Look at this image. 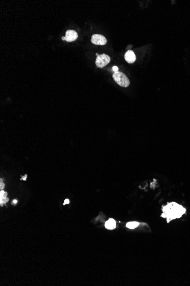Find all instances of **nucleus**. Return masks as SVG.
I'll return each instance as SVG.
<instances>
[{"mask_svg":"<svg viewBox=\"0 0 190 286\" xmlns=\"http://www.w3.org/2000/svg\"><path fill=\"white\" fill-rule=\"evenodd\" d=\"M115 81L120 86L127 87L130 85V81L127 75L122 72H115L112 75Z\"/></svg>","mask_w":190,"mask_h":286,"instance_id":"f03ea898","label":"nucleus"},{"mask_svg":"<svg viewBox=\"0 0 190 286\" xmlns=\"http://www.w3.org/2000/svg\"><path fill=\"white\" fill-rule=\"evenodd\" d=\"M162 213L160 215V217L166 219L167 223H169L173 220L180 218L186 213L187 210L182 205L175 202H172L167 203L166 206H162Z\"/></svg>","mask_w":190,"mask_h":286,"instance_id":"f257e3e1","label":"nucleus"},{"mask_svg":"<svg viewBox=\"0 0 190 286\" xmlns=\"http://www.w3.org/2000/svg\"><path fill=\"white\" fill-rule=\"evenodd\" d=\"M66 41L68 42L75 41L78 37V34L75 30H68L66 32Z\"/></svg>","mask_w":190,"mask_h":286,"instance_id":"39448f33","label":"nucleus"},{"mask_svg":"<svg viewBox=\"0 0 190 286\" xmlns=\"http://www.w3.org/2000/svg\"><path fill=\"white\" fill-rule=\"evenodd\" d=\"M105 227L109 230H113L116 228V221L113 218H109L105 223Z\"/></svg>","mask_w":190,"mask_h":286,"instance_id":"0eeeda50","label":"nucleus"},{"mask_svg":"<svg viewBox=\"0 0 190 286\" xmlns=\"http://www.w3.org/2000/svg\"><path fill=\"white\" fill-rule=\"evenodd\" d=\"M112 69H113V72H119V68H118L117 66H113V67L112 68Z\"/></svg>","mask_w":190,"mask_h":286,"instance_id":"9b49d317","label":"nucleus"},{"mask_svg":"<svg viewBox=\"0 0 190 286\" xmlns=\"http://www.w3.org/2000/svg\"><path fill=\"white\" fill-rule=\"evenodd\" d=\"M7 192L4 191V190H1L0 192V200H4L5 198H7Z\"/></svg>","mask_w":190,"mask_h":286,"instance_id":"1a4fd4ad","label":"nucleus"},{"mask_svg":"<svg viewBox=\"0 0 190 286\" xmlns=\"http://www.w3.org/2000/svg\"><path fill=\"white\" fill-rule=\"evenodd\" d=\"M125 60L129 64H133L136 60V57L132 50H128L125 54Z\"/></svg>","mask_w":190,"mask_h":286,"instance_id":"423d86ee","label":"nucleus"},{"mask_svg":"<svg viewBox=\"0 0 190 286\" xmlns=\"http://www.w3.org/2000/svg\"><path fill=\"white\" fill-rule=\"evenodd\" d=\"M70 203V200L68 199H66L64 200V203H63V205H65L66 204H69Z\"/></svg>","mask_w":190,"mask_h":286,"instance_id":"f8f14e48","label":"nucleus"},{"mask_svg":"<svg viewBox=\"0 0 190 286\" xmlns=\"http://www.w3.org/2000/svg\"><path fill=\"white\" fill-rule=\"evenodd\" d=\"M96 56L97 57L99 56V53H96Z\"/></svg>","mask_w":190,"mask_h":286,"instance_id":"dca6fc26","label":"nucleus"},{"mask_svg":"<svg viewBox=\"0 0 190 286\" xmlns=\"http://www.w3.org/2000/svg\"><path fill=\"white\" fill-rule=\"evenodd\" d=\"M18 202V200H14L13 201H12V204L13 205H15Z\"/></svg>","mask_w":190,"mask_h":286,"instance_id":"ddd939ff","label":"nucleus"},{"mask_svg":"<svg viewBox=\"0 0 190 286\" xmlns=\"http://www.w3.org/2000/svg\"><path fill=\"white\" fill-rule=\"evenodd\" d=\"M4 187H5V184L2 182V179H0V188L1 190H3Z\"/></svg>","mask_w":190,"mask_h":286,"instance_id":"9d476101","label":"nucleus"},{"mask_svg":"<svg viewBox=\"0 0 190 286\" xmlns=\"http://www.w3.org/2000/svg\"><path fill=\"white\" fill-rule=\"evenodd\" d=\"M140 223L137 222V221H132V222H129L126 224V227L127 229H131V230H134L136 228H137L138 226H139Z\"/></svg>","mask_w":190,"mask_h":286,"instance_id":"6e6552de","label":"nucleus"},{"mask_svg":"<svg viewBox=\"0 0 190 286\" xmlns=\"http://www.w3.org/2000/svg\"><path fill=\"white\" fill-rule=\"evenodd\" d=\"M110 61L111 57L104 53L97 57L95 64L98 68H103L107 66Z\"/></svg>","mask_w":190,"mask_h":286,"instance_id":"7ed1b4c3","label":"nucleus"},{"mask_svg":"<svg viewBox=\"0 0 190 286\" xmlns=\"http://www.w3.org/2000/svg\"><path fill=\"white\" fill-rule=\"evenodd\" d=\"M62 40H63V41H66V37H65V36H64V37H62Z\"/></svg>","mask_w":190,"mask_h":286,"instance_id":"2eb2a0df","label":"nucleus"},{"mask_svg":"<svg viewBox=\"0 0 190 286\" xmlns=\"http://www.w3.org/2000/svg\"><path fill=\"white\" fill-rule=\"evenodd\" d=\"M26 178H27V175H25V176H23V177H22V179L23 181H26Z\"/></svg>","mask_w":190,"mask_h":286,"instance_id":"4468645a","label":"nucleus"},{"mask_svg":"<svg viewBox=\"0 0 190 286\" xmlns=\"http://www.w3.org/2000/svg\"><path fill=\"white\" fill-rule=\"evenodd\" d=\"M91 42L96 45H104L107 42V40L103 35L93 34L91 37Z\"/></svg>","mask_w":190,"mask_h":286,"instance_id":"20e7f679","label":"nucleus"}]
</instances>
